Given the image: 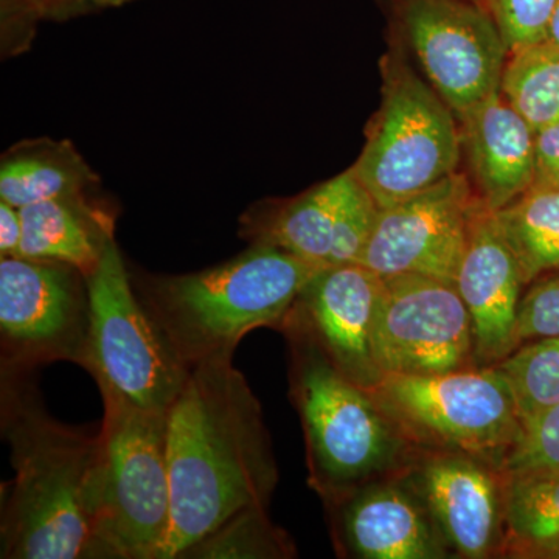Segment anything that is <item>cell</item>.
I'll list each match as a JSON object with an SVG mask.
<instances>
[{
  "label": "cell",
  "mask_w": 559,
  "mask_h": 559,
  "mask_svg": "<svg viewBox=\"0 0 559 559\" xmlns=\"http://www.w3.org/2000/svg\"><path fill=\"white\" fill-rule=\"evenodd\" d=\"M171 520L159 559L246 509H270L280 474L260 401L231 360L191 369L167 417Z\"/></svg>",
  "instance_id": "obj_1"
},
{
  "label": "cell",
  "mask_w": 559,
  "mask_h": 559,
  "mask_svg": "<svg viewBox=\"0 0 559 559\" xmlns=\"http://www.w3.org/2000/svg\"><path fill=\"white\" fill-rule=\"evenodd\" d=\"M0 370V432L14 471L3 491L0 558H91L86 492L97 433L51 417L32 370Z\"/></svg>",
  "instance_id": "obj_2"
},
{
  "label": "cell",
  "mask_w": 559,
  "mask_h": 559,
  "mask_svg": "<svg viewBox=\"0 0 559 559\" xmlns=\"http://www.w3.org/2000/svg\"><path fill=\"white\" fill-rule=\"evenodd\" d=\"M325 266L270 245L218 266L150 280L143 304L189 369L234 360L242 337L277 329L312 275Z\"/></svg>",
  "instance_id": "obj_3"
},
{
  "label": "cell",
  "mask_w": 559,
  "mask_h": 559,
  "mask_svg": "<svg viewBox=\"0 0 559 559\" xmlns=\"http://www.w3.org/2000/svg\"><path fill=\"white\" fill-rule=\"evenodd\" d=\"M282 331L289 341L290 396L304 428L308 480L326 506L409 468L418 450L370 390L344 377L310 337Z\"/></svg>",
  "instance_id": "obj_4"
},
{
  "label": "cell",
  "mask_w": 559,
  "mask_h": 559,
  "mask_svg": "<svg viewBox=\"0 0 559 559\" xmlns=\"http://www.w3.org/2000/svg\"><path fill=\"white\" fill-rule=\"evenodd\" d=\"M103 407L86 492L91 559H159L171 520L168 414Z\"/></svg>",
  "instance_id": "obj_5"
},
{
  "label": "cell",
  "mask_w": 559,
  "mask_h": 559,
  "mask_svg": "<svg viewBox=\"0 0 559 559\" xmlns=\"http://www.w3.org/2000/svg\"><path fill=\"white\" fill-rule=\"evenodd\" d=\"M86 278L91 322L81 367L97 382L103 403L168 414L191 370L132 286L116 241Z\"/></svg>",
  "instance_id": "obj_6"
},
{
  "label": "cell",
  "mask_w": 559,
  "mask_h": 559,
  "mask_svg": "<svg viewBox=\"0 0 559 559\" xmlns=\"http://www.w3.org/2000/svg\"><path fill=\"white\" fill-rule=\"evenodd\" d=\"M371 395L417 450L460 452L502 469L520 439V409L499 366L388 374Z\"/></svg>",
  "instance_id": "obj_7"
},
{
  "label": "cell",
  "mask_w": 559,
  "mask_h": 559,
  "mask_svg": "<svg viewBox=\"0 0 559 559\" xmlns=\"http://www.w3.org/2000/svg\"><path fill=\"white\" fill-rule=\"evenodd\" d=\"M460 153L462 135L450 106L411 70L395 69L352 171L378 207L389 209L455 175Z\"/></svg>",
  "instance_id": "obj_8"
},
{
  "label": "cell",
  "mask_w": 559,
  "mask_h": 559,
  "mask_svg": "<svg viewBox=\"0 0 559 559\" xmlns=\"http://www.w3.org/2000/svg\"><path fill=\"white\" fill-rule=\"evenodd\" d=\"M90 322L83 272L53 261L0 260L2 367L33 370L57 360L81 366Z\"/></svg>",
  "instance_id": "obj_9"
},
{
  "label": "cell",
  "mask_w": 559,
  "mask_h": 559,
  "mask_svg": "<svg viewBox=\"0 0 559 559\" xmlns=\"http://www.w3.org/2000/svg\"><path fill=\"white\" fill-rule=\"evenodd\" d=\"M371 352L382 377L476 367L473 326L457 286L425 275L382 278Z\"/></svg>",
  "instance_id": "obj_10"
},
{
  "label": "cell",
  "mask_w": 559,
  "mask_h": 559,
  "mask_svg": "<svg viewBox=\"0 0 559 559\" xmlns=\"http://www.w3.org/2000/svg\"><path fill=\"white\" fill-rule=\"evenodd\" d=\"M406 24L432 90L459 120L500 92L510 50L487 14L455 0H414Z\"/></svg>",
  "instance_id": "obj_11"
},
{
  "label": "cell",
  "mask_w": 559,
  "mask_h": 559,
  "mask_svg": "<svg viewBox=\"0 0 559 559\" xmlns=\"http://www.w3.org/2000/svg\"><path fill=\"white\" fill-rule=\"evenodd\" d=\"M477 201L465 176L455 173L380 210L359 264L382 278L414 274L455 285Z\"/></svg>",
  "instance_id": "obj_12"
},
{
  "label": "cell",
  "mask_w": 559,
  "mask_h": 559,
  "mask_svg": "<svg viewBox=\"0 0 559 559\" xmlns=\"http://www.w3.org/2000/svg\"><path fill=\"white\" fill-rule=\"evenodd\" d=\"M404 474L457 557L485 559L502 554L506 538L502 469L460 452L418 450Z\"/></svg>",
  "instance_id": "obj_13"
},
{
  "label": "cell",
  "mask_w": 559,
  "mask_h": 559,
  "mask_svg": "<svg viewBox=\"0 0 559 559\" xmlns=\"http://www.w3.org/2000/svg\"><path fill=\"white\" fill-rule=\"evenodd\" d=\"M381 289L382 277L362 264L322 267L301 289L280 331H300L344 377L371 392L384 378L371 352Z\"/></svg>",
  "instance_id": "obj_14"
},
{
  "label": "cell",
  "mask_w": 559,
  "mask_h": 559,
  "mask_svg": "<svg viewBox=\"0 0 559 559\" xmlns=\"http://www.w3.org/2000/svg\"><path fill=\"white\" fill-rule=\"evenodd\" d=\"M404 473L362 485L329 506L334 540L345 557L450 558V546Z\"/></svg>",
  "instance_id": "obj_15"
},
{
  "label": "cell",
  "mask_w": 559,
  "mask_h": 559,
  "mask_svg": "<svg viewBox=\"0 0 559 559\" xmlns=\"http://www.w3.org/2000/svg\"><path fill=\"white\" fill-rule=\"evenodd\" d=\"M473 326L474 364L498 366L518 348V312L525 286L496 212L477 201L455 280Z\"/></svg>",
  "instance_id": "obj_16"
},
{
  "label": "cell",
  "mask_w": 559,
  "mask_h": 559,
  "mask_svg": "<svg viewBox=\"0 0 559 559\" xmlns=\"http://www.w3.org/2000/svg\"><path fill=\"white\" fill-rule=\"evenodd\" d=\"M460 123L462 150L485 207L499 212L532 189L535 131L502 92L471 110Z\"/></svg>",
  "instance_id": "obj_17"
},
{
  "label": "cell",
  "mask_w": 559,
  "mask_h": 559,
  "mask_svg": "<svg viewBox=\"0 0 559 559\" xmlns=\"http://www.w3.org/2000/svg\"><path fill=\"white\" fill-rule=\"evenodd\" d=\"M356 176L352 168L285 204L246 213L241 237L250 245H270L319 264L331 266L342 213Z\"/></svg>",
  "instance_id": "obj_18"
},
{
  "label": "cell",
  "mask_w": 559,
  "mask_h": 559,
  "mask_svg": "<svg viewBox=\"0 0 559 559\" xmlns=\"http://www.w3.org/2000/svg\"><path fill=\"white\" fill-rule=\"evenodd\" d=\"M21 216V259L69 264L86 277L116 241L114 216L87 197L36 202Z\"/></svg>",
  "instance_id": "obj_19"
},
{
  "label": "cell",
  "mask_w": 559,
  "mask_h": 559,
  "mask_svg": "<svg viewBox=\"0 0 559 559\" xmlns=\"http://www.w3.org/2000/svg\"><path fill=\"white\" fill-rule=\"evenodd\" d=\"M94 183V173L70 143L36 142L7 154L0 167V201L22 209L87 197Z\"/></svg>",
  "instance_id": "obj_20"
},
{
  "label": "cell",
  "mask_w": 559,
  "mask_h": 559,
  "mask_svg": "<svg viewBox=\"0 0 559 559\" xmlns=\"http://www.w3.org/2000/svg\"><path fill=\"white\" fill-rule=\"evenodd\" d=\"M559 539V468L506 474L502 557L535 559Z\"/></svg>",
  "instance_id": "obj_21"
},
{
  "label": "cell",
  "mask_w": 559,
  "mask_h": 559,
  "mask_svg": "<svg viewBox=\"0 0 559 559\" xmlns=\"http://www.w3.org/2000/svg\"><path fill=\"white\" fill-rule=\"evenodd\" d=\"M525 285L559 271V189H536L496 212Z\"/></svg>",
  "instance_id": "obj_22"
},
{
  "label": "cell",
  "mask_w": 559,
  "mask_h": 559,
  "mask_svg": "<svg viewBox=\"0 0 559 559\" xmlns=\"http://www.w3.org/2000/svg\"><path fill=\"white\" fill-rule=\"evenodd\" d=\"M503 98L536 132L559 121V47L540 43L510 53L503 70Z\"/></svg>",
  "instance_id": "obj_23"
},
{
  "label": "cell",
  "mask_w": 559,
  "mask_h": 559,
  "mask_svg": "<svg viewBox=\"0 0 559 559\" xmlns=\"http://www.w3.org/2000/svg\"><path fill=\"white\" fill-rule=\"evenodd\" d=\"M294 540L271 521L267 509H246L191 546L180 559H289Z\"/></svg>",
  "instance_id": "obj_24"
},
{
  "label": "cell",
  "mask_w": 559,
  "mask_h": 559,
  "mask_svg": "<svg viewBox=\"0 0 559 559\" xmlns=\"http://www.w3.org/2000/svg\"><path fill=\"white\" fill-rule=\"evenodd\" d=\"M498 366L509 378L522 426L559 404V336L522 344Z\"/></svg>",
  "instance_id": "obj_25"
},
{
  "label": "cell",
  "mask_w": 559,
  "mask_h": 559,
  "mask_svg": "<svg viewBox=\"0 0 559 559\" xmlns=\"http://www.w3.org/2000/svg\"><path fill=\"white\" fill-rule=\"evenodd\" d=\"M559 468V404L522 426L503 474Z\"/></svg>",
  "instance_id": "obj_26"
},
{
  "label": "cell",
  "mask_w": 559,
  "mask_h": 559,
  "mask_svg": "<svg viewBox=\"0 0 559 559\" xmlns=\"http://www.w3.org/2000/svg\"><path fill=\"white\" fill-rule=\"evenodd\" d=\"M558 0H492L495 21L510 53L546 43Z\"/></svg>",
  "instance_id": "obj_27"
},
{
  "label": "cell",
  "mask_w": 559,
  "mask_h": 559,
  "mask_svg": "<svg viewBox=\"0 0 559 559\" xmlns=\"http://www.w3.org/2000/svg\"><path fill=\"white\" fill-rule=\"evenodd\" d=\"M550 336H559V275L536 282L518 312V347Z\"/></svg>",
  "instance_id": "obj_28"
},
{
  "label": "cell",
  "mask_w": 559,
  "mask_h": 559,
  "mask_svg": "<svg viewBox=\"0 0 559 559\" xmlns=\"http://www.w3.org/2000/svg\"><path fill=\"white\" fill-rule=\"evenodd\" d=\"M32 25L40 21L64 22L102 13L139 0H2Z\"/></svg>",
  "instance_id": "obj_29"
},
{
  "label": "cell",
  "mask_w": 559,
  "mask_h": 559,
  "mask_svg": "<svg viewBox=\"0 0 559 559\" xmlns=\"http://www.w3.org/2000/svg\"><path fill=\"white\" fill-rule=\"evenodd\" d=\"M536 189H559V121L535 134Z\"/></svg>",
  "instance_id": "obj_30"
},
{
  "label": "cell",
  "mask_w": 559,
  "mask_h": 559,
  "mask_svg": "<svg viewBox=\"0 0 559 559\" xmlns=\"http://www.w3.org/2000/svg\"><path fill=\"white\" fill-rule=\"evenodd\" d=\"M22 242L21 209L9 202L0 201V253L7 257H20Z\"/></svg>",
  "instance_id": "obj_31"
},
{
  "label": "cell",
  "mask_w": 559,
  "mask_h": 559,
  "mask_svg": "<svg viewBox=\"0 0 559 559\" xmlns=\"http://www.w3.org/2000/svg\"><path fill=\"white\" fill-rule=\"evenodd\" d=\"M547 43L554 44L559 47V0L557 9H555L554 17H551L549 36H547Z\"/></svg>",
  "instance_id": "obj_32"
},
{
  "label": "cell",
  "mask_w": 559,
  "mask_h": 559,
  "mask_svg": "<svg viewBox=\"0 0 559 559\" xmlns=\"http://www.w3.org/2000/svg\"><path fill=\"white\" fill-rule=\"evenodd\" d=\"M535 559H559V539L540 550Z\"/></svg>",
  "instance_id": "obj_33"
}]
</instances>
